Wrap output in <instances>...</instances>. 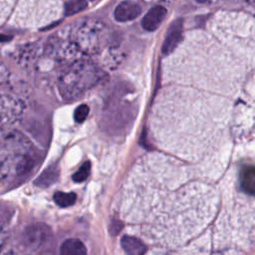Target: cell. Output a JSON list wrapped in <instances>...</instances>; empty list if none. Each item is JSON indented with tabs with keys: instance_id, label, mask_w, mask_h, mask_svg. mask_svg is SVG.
Instances as JSON below:
<instances>
[{
	"instance_id": "obj_1",
	"label": "cell",
	"mask_w": 255,
	"mask_h": 255,
	"mask_svg": "<svg viewBox=\"0 0 255 255\" xmlns=\"http://www.w3.org/2000/svg\"><path fill=\"white\" fill-rule=\"evenodd\" d=\"M183 36V21L181 19L176 20L171 27L168 28L162 44V53L168 55L178 46Z\"/></svg>"
},
{
	"instance_id": "obj_2",
	"label": "cell",
	"mask_w": 255,
	"mask_h": 255,
	"mask_svg": "<svg viewBox=\"0 0 255 255\" xmlns=\"http://www.w3.org/2000/svg\"><path fill=\"white\" fill-rule=\"evenodd\" d=\"M166 10L162 6H154L153 7L143 18L142 20V27L146 31H154L156 30L163 19L165 18Z\"/></svg>"
},
{
	"instance_id": "obj_3",
	"label": "cell",
	"mask_w": 255,
	"mask_h": 255,
	"mask_svg": "<svg viewBox=\"0 0 255 255\" xmlns=\"http://www.w3.org/2000/svg\"><path fill=\"white\" fill-rule=\"evenodd\" d=\"M141 14V7L133 1H124L115 9V18L119 22H127L136 19Z\"/></svg>"
},
{
	"instance_id": "obj_4",
	"label": "cell",
	"mask_w": 255,
	"mask_h": 255,
	"mask_svg": "<svg viewBox=\"0 0 255 255\" xmlns=\"http://www.w3.org/2000/svg\"><path fill=\"white\" fill-rule=\"evenodd\" d=\"M121 245L123 249L131 255H142L147 252V246L140 239L126 235L121 240Z\"/></svg>"
},
{
	"instance_id": "obj_5",
	"label": "cell",
	"mask_w": 255,
	"mask_h": 255,
	"mask_svg": "<svg viewBox=\"0 0 255 255\" xmlns=\"http://www.w3.org/2000/svg\"><path fill=\"white\" fill-rule=\"evenodd\" d=\"M60 253L63 255H84L87 253V249L79 239L70 238L62 243Z\"/></svg>"
},
{
	"instance_id": "obj_6",
	"label": "cell",
	"mask_w": 255,
	"mask_h": 255,
	"mask_svg": "<svg viewBox=\"0 0 255 255\" xmlns=\"http://www.w3.org/2000/svg\"><path fill=\"white\" fill-rule=\"evenodd\" d=\"M59 178V169L56 165L49 166L37 178L34 182L35 186L40 188H48L58 181Z\"/></svg>"
},
{
	"instance_id": "obj_7",
	"label": "cell",
	"mask_w": 255,
	"mask_h": 255,
	"mask_svg": "<svg viewBox=\"0 0 255 255\" xmlns=\"http://www.w3.org/2000/svg\"><path fill=\"white\" fill-rule=\"evenodd\" d=\"M240 180L243 191L248 195L255 196V167H245Z\"/></svg>"
},
{
	"instance_id": "obj_8",
	"label": "cell",
	"mask_w": 255,
	"mask_h": 255,
	"mask_svg": "<svg viewBox=\"0 0 255 255\" xmlns=\"http://www.w3.org/2000/svg\"><path fill=\"white\" fill-rule=\"evenodd\" d=\"M54 202L57 205L61 206V207H68L71 206L73 204H75L76 201H77V196L74 193H61V192H57L54 197Z\"/></svg>"
},
{
	"instance_id": "obj_9",
	"label": "cell",
	"mask_w": 255,
	"mask_h": 255,
	"mask_svg": "<svg viewBox=\"0 0 255 255\" xmlns=\"http://www.w3.org/2000/svg\"><path fill=\"white\" fill-rule=\"evenodd\" d=\"M87 5L86 0H69L65 5V14L66 16L77 14L86 9Z\"/></svg>"
},
{
	"instance_id": "obj_10",
	"label": "cell",
	"mask_w": 255,
	"mask_h": 255,
	"mask_svg": "<svg viewBox=\"0 0 255 255\" xmlns=\"http://www.w3.org/2000/svg\"><path fill=\"white\" fill-rule=\"evenodd\" d=\"M42 234H46V232L44 230H42V227L39 225L36 226H31L26 230V238L28 240L29 243L32 244H41L45 239L44 236H40Z\"/></svg>"
},
{
	"instance_id": "obj_11",
	"label": "cell",
	"mask_w": 255,
	"mask_h": 255,
	"mask_svg": "<svg viewBox=\"0 0 255 255\" xmlns=\"http://www.w3.org/2000/svg\"><path fill=\"white\" fill-rule=\"evenodd\" d=\"M90 172H91V162L90 161L84 162L82 166L74 174L73 181L75 183H82L84 181H86L90 176Z\"/></svg>"
},
{
	"instance_id": "obj_12",
	"label": "cell",
	"mask_w": 255,
	"mask_h": 255,
	"mask_svg": "<svg viewBox=\"0 0 255 255\" xmlns=\"http://www.w3.org/2000/svg\"><path fill=\"white\" fill-rule=\"evenodd\" d=\"M89 111H90V109H89V107H88L87 105L83 104V105L79 106V107L75 110V113H74V119H75V121H76L77 123H79V124L83 123L85 120H86V118L88 117Z\"/></svg>"
},
{
	"instance_id": "obj_13",
	"label": "cell",
	"mask_w": 255,
	"mask_h": 255,
	"mask_svg": "<svg viewBox=\"0 0 255 255\" xmlns=\"http://www.w3.org/2000/svg\"><path fill=\"white\" fill-rule=\"evenodd\" d=\"M122 228V223L119 221H113L110 227V231L112 234H118Z\"/></svg>"
},
{
	"instance_id": "obj_14",
	"label": "cell",
	"mask_w": 255,
	"mask_h": 255,
	"mask_svg": "<svg viewBox=\"0 0 255 255\" xmlns=\"http://www.w3.org/2000/svg\"><path fill=\"white\" fill-rule=\"evenodd\" d=\"M10 39V37L6 36V35H0V42H4V41H8Z\"/></svg>"
},
{
	"instance_id": "obj_15",
	"label": "cell",
	"mask_w": 255,
	"mask_h": 255,
	"mask_svg": "<svg viewBox=\"0 0 255 255\" xmlns=\"http://www.w3.org/2000/svg\"><path fill=\"white\" fill-rule=\"evenodd\" d=\"M205 1H207V0H198V2H201V3H204Z\"/></svg>"
}]
</instances>
